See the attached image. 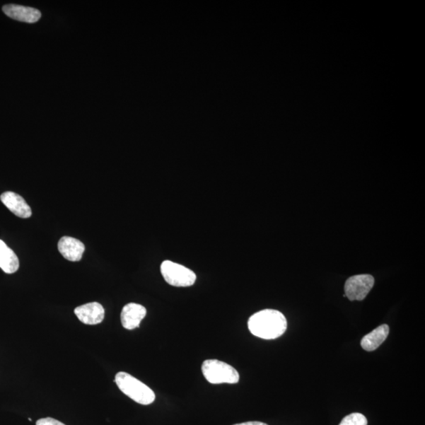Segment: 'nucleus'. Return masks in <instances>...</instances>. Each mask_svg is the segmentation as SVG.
Returning a JSON list of instances; mask_svg holds the SVG:
<instances>
[{
	"mask_svg": "<svg viewBox=\"0 0 425 425\" xmlns=\"http://www.w3.org/2000/svg\"><path fill=\"white\" fill-rule=\"evenodd\" d=\"M147 315V310L142 305L131 303L125 305L121 313V322L124 329L132 330L139 326Z\"/></svg>",
	"mask_w": 425,
	"mask_h": 425,
	"instance_id": "obj_7",
	"label": "nucleus"
},
{
	"mask_svg": "<svg viewBox=\"0 0 425 425\" xmlns=\"http://www.w3.org/2000/svg\"><path fill=\"white\" fill-rule=\"evenodd\" d=\"M3 11L9 18L26 23H37L41 18V13L37 9L17 4L5 5Z\"/></svg>",
	"mask_w": 425,
	"mask_h": 425,
	"instance_id": "obj_9",
	"label": "nucleus"
},
{
	"mask_svg": "<svg viewBox=\"0 0 425 425\" xmlns=\"http://www.w3.org/2000/svg\"><path fill=\"white\" fill-rule=\"evenodd\" d=\"M374 277L368 274L351 276L345 283V296L351 301H362L373 287Z\"/></svg>",
	"mask_w": 425,
	"mask_h": 425,
	"instance_id": "obj_5",
	"label": "nucleus"
},
{
	"mask_svg": "<svg viewBox=\"0 0 425 425\" xmlns=\"http://www.w3.org/2000/svg\"><path fill=\"white\" fill-rule=\"evenodd\" d=\"M115 382L124 395L141 405H150L156 400V394L149 387L127 373H117Z\"/></svg>",
	"mask_w": 425,
	"mask_h": 425,
	"instance_id": "obj_2",
	"label": "nucleus"
},
{
	"mask_svg": "<svg viewBox=\"0 0 425 425\" xmlns=\"http://www.w3.org/2000/svg\"><path fill=\"white\" fill-rule=\"evenodd\" d=\"M36 425H66L52 417L42 418L37 421Z\"/></svg>",
	"mask_w": 425,
	"mask_h": 425,
	"instance_id": "obj_14",
	"label": "nucleus"
},
{
	"mask_svg": "<svg viewBox=\"0 0 425 425\" xmlns=\"http://www.w3.org/2000/svg\"><path fill=\"white\" fill-rule=\"evenodd\" d=\"M234 425H268V424L262 423V422H260V421H249V422H245V423H241V424H234Z\"/></svg>",
	"mask_w": 425,
	"mask_h": 425,
	"instance_id": "obj_15",
	"label": "nucleus"
},
{
	"mask_svg": "<svg viewBox=\"0 0 425 425\" xmlns=\"http://www.w3.org/2000/svg\"><path fill=\"white\" fill-rule=\"evenodd\" d=\"M161 274L166 283L174 287H190L196 283L197 275L182 264L170 260L161 264Z\"/></svg>",
	"mask_w": 425,
	"mask_h": 425,
	"instance_id": "obj_4",
	"label": "nucleus"
},
{
	"mask_svg": "<svg viewBox=\"0 0 425 425\" xmlns=\"http://www.w3.org/2000/svg\"><path fill=\"white\" fill-rule=\"evenodd\" d=\"M287 320L282 313L264 310L255 313L248 320V329L254 336L264 339H274L287 330Z\"/></svg>",
	"mask_w": 425,
	"mask_h": 425,
	"instance_id": "obj_1",
	"label": "nucleus"
},
{
	"mask_svg": "<svg viewBox=\"0 0 425 425\" xmlns=\"http://www.w3.org/2000/svg\"><path fill=\"white\" fill-rule=\"evenodd\" d=\"M0 268L8 274H15L19 269L18 256L1 240H0Z\"/></svg>",
	"mask_w": 425,
	"mask_h": 425,
	"instance_id": "obj_12",
	"label": "nucleus"
},
{
	"mask_svg": "<svg viewBox=\"0 0 425 425\" xmlns=\"http://www.w3.org/2000/svg\"><path fill=\"white\" fill-rule=\"evenodd\" d=\"M206 380L213 385L238 384L240 374L233 366L216 359L206 360L202 365Z\"/></svg>",
	"mask_w": 425,
	"mask_h": 425,
	"instance_id": "obj_3",
	"label": "nucleus"
},
{
	"mask_svg": "<svg viewBox=\"0 0 425 425\" xmlns=\"http://www.w3.org/2000/svg\"><path fill=\"white\" fill-rule=\"evenodd\" d=\"M366 417L359 413H354L344 418L339 425H367Z\"/></svg>",
	"mask_w": 425,
	"mask_h": 425,
	"instance_id": "obj_13",
	"label": "nucleus"
},
{
	"mask_svg": "<svg viewBox=\"0 0 425 425\" xmlns=\"http://www.w3.org/2000/svg\"><path fill=\"white\" fill-rule=\"evenodd\" d=\"M74 313L82 323L88 325L100 324L105 317L103 306L96 302L78 306L74 310Z\"/></svg>",
	"mask_w": 425,
	"mask_h": 425,
	"instance_id": "obj_6",
	"label": "nucleus"
},
{
	"mask_svg": "<svg viewBox=\"0 0 425 425\" xmlns=\"http://www.w3.org/2000/svg\"><path fill=\"white\" fill-rule=\"evenodd\" d=\"M2 203L13 214L21 219H29L32 216L31 208L19 194L12 192H6L0 197Z\"/></svg>",
	"mask_w": 425,
	"mask_h": 425,
	"instance_id": "obj_8",
	"label": "nucleus"
},
{
	"mask_svg": "<svg viewBox=\"0 0 425 425\" xmlns=\"http://www.w3.org/2000/svg\"><path fill=\"white\" fill-rule=\"evenodd\" d=\"M58 248L61 255L71 262H79L86 250V247L81 241L71 236H64L61 238Z\"/></svg>",
	"mask_w": 425,
	"mask_h": 425,
	"instance_id": "obj_10",
	"label": "nucleus"
},
{
	"mask_svg": "<svg viewBox=\"0 0 425 425\" xmlns=\"http://www.w3.org/2000/svg\"><path fill=\"white\" fill-rule=\"evenodd\" d=\"M389 334L388 325H382L361 339V346L366 351H373L386 340Z\"/></svg>",
	"mask_w": 425,
	"mask_h": 425,
	"instance_id": "obj_11",
	"label": "nucleus"
}]
</instances>
